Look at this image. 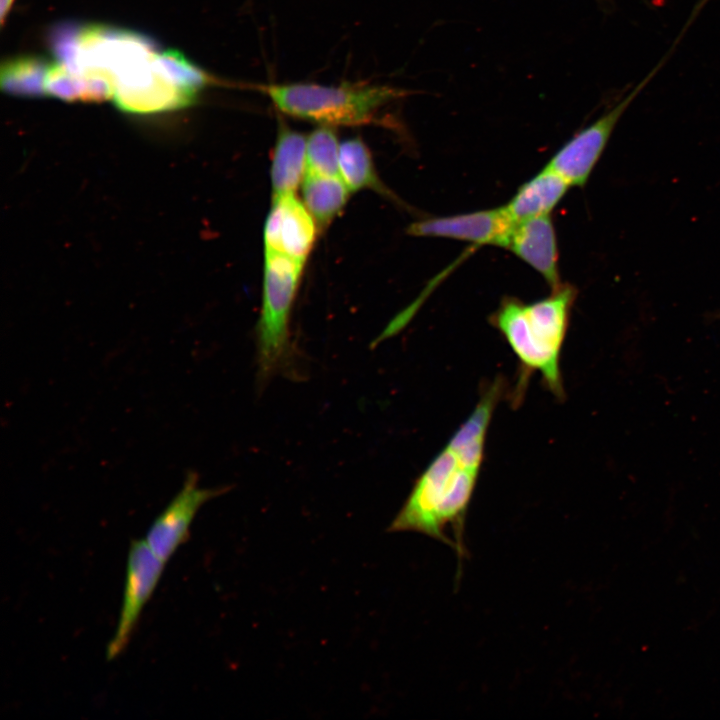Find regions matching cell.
<instances>
[{
	"instance_id": "ba28073f",
	"label": "cell",
	"mask_w": 720,
	"mask_h": 720,
	"mask_svg": "<svg viewBox=\"0 0 720 720\" xmlns=\"http://www.w3.org/2000/svg\"><path fill=\"white\" fill-rule=\"evenodd\" d=\"M317 223L294 193L274 196L264 228L265 253L304 263L317 234Z\"/></svg>"
},
{
	"instance_id": "4fadbf2b",
	"label": "cell",
	"mask_w": 720,
	"mask_h": 720,
	"mask_svg": "<svg viewBox=\"0 0 720 720\" xmlns=\"http://www.w3.org/2000/svg\"><path fill=\"white\" fill-rule=\"evenodd\" d=\"M305 138L298 131L279 123L272 154L271 184L274 196L294 193L306 169Z\"/></svg>"
},
{
	"instance_id": "9a60e30c",
	"label": "cell",
	"mask_w": 720,
	"mask_h": 720,
	"mask_svg": "<svg viewBox=\"0 0 720 720\" xmlns=\"http://www.w3.org/2000/svg\"><path fill=\"white\" fill-rule=\"evenodd\" d=\"M49 67V62L40 56L7 59L0 69L1 88L14 96L41 97L45 95L44 80Z\"/></svg>"
},
{
	"instance_id": "5bb4252c",
	"label": "cell",
	"mask_w": 720,
	"mask_h": 720,
	"mask_svg": "<svg viewBox=\"0 0 720 720\" xmlns=\"http://www.w3.org/2000/svg\"><path fill=\"white\" fill-rule=\"evenodd\" d=\"M301 184L303 203L319 227H326L339 214L351 192L339 175L306 172Z\"/></svg>"
},
{
	"instance_id": "7a4b0ae2",
	"label": "cell",
	"mask_w": 720,
	"mask_h": 720,
	"mask_svg": "<svg viewBox=\"0 0 720 720\" xmlns=\"http://www.w3.org/2000/svg\"><path fill=\"white\" fill-rule=\"evenodd\" d=\"M575 298V287L561 284L533 303L504 298L492 315L491 323L520 363L518 396L527 376L537 372L556 398L564 397L560 360Z\"/></svg>"
},
{
	"instance_id": "ffe728a7",
	"label": "cell",
	"mask_w": 720,
	"mask_h": 720,
	"mask_svg": "<svg viewBox=\"0 0 720 720\" xmlns=\"http://www.w3.org/2000/svg\"><path fill=\"white\" fill-rule=\"evenodd\" d=\"M14 0H0V10H1V22L4 24V21L11 9V6L13 4Z\"/></svg>"
},
{
	"instance_id": "277c9868",
	"label": "cell",
	"mask_w": 720,
	"mask_h": 720,
	"mask_svg": "<svg viewBox=\"0 0 720 720\" xmlns=\"http://www.w3.org/2000/svg\"><path fill=\"white\" fill-rule=\"evenodd\" d=\"M303 267L304 263L286 256L265 253L262 308L256 326L260 383L288 371L293 360L290 316Z\"/></svg>"
},
{
	"instance_id": "8fae6325",
	"label": "cell",
	"mask_w": 720,
	"mask_h": 720,
	"mask_svg": "<svg viewBox=\"0 0 720 720\" xmlns=\"http://www.w3.org/2000/svg\"><path fill=\"white\" fill-rule=\"evenodd\" d=\"M197 97V93L172 82L156 66L154 59V74L147 83L117 86L113 99L123 112L147 114L185 108L192 105Z\"/></svg>"
},
{
	"instance_id": "30bf717a",
	"label": "cell",
	"mask_w": 720,
	"mask_h": 720,
	"mask_svg": "<svg viewBox=\"0 0 720 720\" xmlns=\"http://www.w3.org/2000/svg\"><path fill=\"white\" fill-rule=\"evenodd\" d=\"M506 249L539 272L552 289L562 284L556 234L549 214L516 222Z\"/></svg>"
},
{
	"instance_id": "2e32d148",
	"label": "cell",
	"mask_w": 720,
	"mask_h": 720,
	"mask_svg": "<svg viewBox=\"0 0 720 720\" xmlns=\"http://www.w3.org/2000/svg\"><path fill=\"white\" fill-rule=\"evenodd\" d=\"M339 172L350 191L369 188L388 194L376 174L368 147L358 137L340 143Z\"/></svg>"
},
{
	"instance_id": "9c48e42d",
	"label": "cell",
	"mask_w": 720,
	"mask_h": 720,
	"mask_svg": "<svg viewBox=\"0 0 720 720\" xmlns=\"http://www.w3.org/2000/svg\"><path fill=\"white\" fill-rule=\"evenodd\" d=\"M515 224L505 207H500L423 219L412 223L407 232L417 237H445L475 245H497L506 248Z\"/></svg>"
},
{
	"instance_id": "ac0fdd59",
	"label": "cell",
	"mask_w": 720,
	"mask_h": 720,
	"mask_svg": "<svg viewBox=\"0 0 720 720\" xmlns=\"http://www.w3.org/2000/svg\"><path fill=\"white\" fill-rule=\"evenodd\" d=\"M155 64L176 85L197 94L203 88L217 83L215 77L193 64L177 50L157 53Z\"/></svg>"
},
{
	"instance_id": "e0dca14e",
	"label": "cell",
	"mask_w": 720,
	"mask_h": 720,
	"mask_svg": "<svg viewBox=\"0 0 720 720\" xmlns=\"http://www.w3.org/2000/svg\"><path fill=\"white\" fill-rule=\"evenodd\" d=\"M340 143L331 126L320 125L307 138L306 172L340 176Z\"/></svg>"
},
{
	"instance_id": "d6986e66",
	"label": "cell",
	"mask_w": 720,
	"mask_h": 720,
	"mask_svg": "<svg viewBox=\"0 0 720 720\" xmlns=\"http://www.w3.org/2000/svg\"><path fill=\"white\" fill-rule=\"evenodd\" d=\"M45 95L65 101H86V81L82 73L74 72L60 62L50 65L44 80Z\"/></svg>"
},
{
	"instance_id": "5b68a950",
	"label": "cell",
	"mask_w": 720,
	"mask_h": 720,
	"mask_svg": "<svg viewBox=\"0 0 720 720\" xmlns=\"http://www.w3.org/2000/svg\"><path fill=\"white\" fill-rule=\"evenodd\" d=\"M686 31V28L681 30L669 51L620 102L575 134L551 158L547 165L559 173L570 186L585 185L619 119L666 64Z\"/></svg>"
},
{
	"instance_id": "8992f818",
	"label": "cell",
	"mask_w": 720,
	"mask_h": 720,
	"mask_svg": "<svg viewBox=\"0 0 720 720\" xmlns=\"http://www.w3.org/2000/svg\"><path fill=\"white\" fill-rule=\"evenodd\" d=\"M165 564L155 555L145 539L131 542L119 621L106 650L108 661L114 660L126 649L141 612L161 578Z\"/></svg>"
},
{
	"instance_id": "7c38bea8",
	"label": "cell",
	"mask_w": 720,
	"mask_h": 720,
	"mask_svg": "<svg viewBox=\"0 0 720 720\" xmlns=\"http://www.w3.org/2000/svg\"><path fill=\"white\" fill-rule=\"evenodd\" d=\"M569 187L570 184L559 173L546 165L521 185L504 207L515 222L547 215L560 202Z\"/></svg>"
},
{
	"instance_id": "52a82bcc",
	"label": "cell",
	"mask_w": 720,
	"mask_h": 720,
	"mask_svg": "<svg viewBox=\"0 0 720 720\" xmlns=\"http://www.w3.org/2000/svg\"><path fill=\"white\" fill-rule=\"evenodd\" d=\"M230 487L204 488L198 475L189 471L179 492L150 526L145 541L164 563L190 536V526L199 509L208 501L228 492Z\"/></svg>"
},
{
	"instance_id": "6da1fadb",
	"label": "cell",
	"mask_w": 720,
	"mask_h": 720,
	"mask_svg": "<svg viewBox=\"0 0 720 720\" xmlns=\"http://www.w3.org/2000/svg\"><path fill=\"white\" fill-rule=\"evenodd\" d=\"M504 392L500 378L481 394L469 417L416 479L406 501L388 527L390 532H417L450 546L465 558V523L479 478L493 413Z\"/></svg>"
},
{
	"instance_id": "3957f363",
	"label": "cell",
	"mask_w": 720,
	"mask_h": 720,
	"mask_svg": "<svg viewBox=\"0 0 720 720\" xmlns=\"http://www.w3.org/2000/svg\"><path fill=\"white\" fill-rule=\"evenodd\" d=\"M283 114L325 126H360L378 123L380 110L407 91L369 82L324 85L313 82L258 84Z\"/></svg>"
}]
</instances>
